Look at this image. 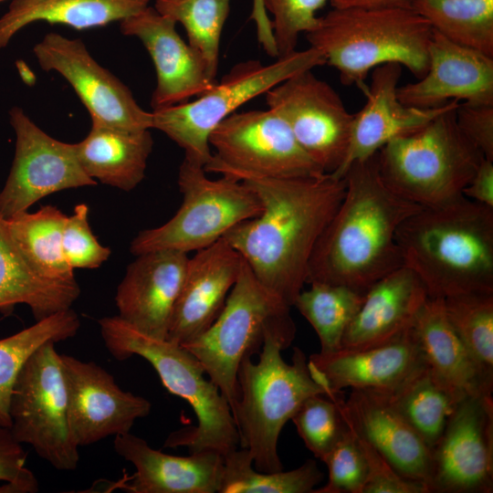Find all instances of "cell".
I'll return each instance as SVG.
<instances>
[{
    "label": "cell",
    "mask_w": 493,
    "mask_h": 493,
    "mask_svg": "<svg viewBox=\"0 0 493 493\" xmlns=\"http://www.w3.org/2000/svg\"><path fill=\"white\" fill-rule=\"evenodd\" d=\"M390 394L395 407L431 451L463 400L426 364Z\"/></svg>",
    "instance_id": "31"
},
{
    "label": "cell",
    "mask_w": 493,
    "mask_h": 493,
    "mask_svg": "<svg viewBox=\"0 0 493 493\" xmlns=\"http://www.w3.org/2000/svg\"><path fill=\"white\" fill-rule=\"evenodd\" d=\"M342 404L354 425L398 474L428 488L432 451L395 407L390 393L351 389Z\"/></svg>",
    "instance_id": "25"
},
{
    "label": "cell",
    "mask_w": 493,
    "mask_h": 493,
    "mask_svg": "<svg viewBox=\"0 0 493 493\" xmlns=\"http://www.w3.org/2000/svg\"><path fill=\"white\" fill-rule=\"evenodd\" d=\"M425 365L413 327L384 344L308 358L311 377L330 398L345 388L393 393Z\"/></svg>",
    "instance_id": "20"
},
{
    "label": "cell",
    "mask_w": 493,
    "mask_h": 493,
    "mask_svg": "<svg viewBox=\"0 0 493 493\" xmlns=\"http://www.w3.org/2000/svg\"><path fill=\"white\" fill-rule=\"evenodd\" d=\"M80 326L70 308L52 314L8 337L0 339V425L10 427L9 406L13 388L28 358L47 342L74 337Z\"/></svg>",
    "instance_id": "33"
},
{
    "label": "cell",
    "mask_w": 493,
    "mask_h": 493,
    "mask_svg": "<svg viewBox=\"0 0 493 493\" xmlns=\"http://www.w3.org/2000/svg\"><path fill=\"white\" fill-rule=\"evenodd\" d=\"M462 195L477 204L493 208V161L484 158Z\"/></svg>",
    "instance_id": "46"
},
{
    "label": "cell",
    "mask_w": 493,
    "mask_h": 493,
    "mask_svg": "<svg viewBox=\"0 0 493 493\" xmlns=\"http://www.w3.org/2000/svg\"><path fill=\"white\" fill-rule=\"evenodd\" d=\"M402 66L387 63L373 68L371 83L363 92L364 106L355 114L346 155L333 173L343 178L349 167L377 153L389 142L426 125L460 101L450 100L435 108L420 109L403 103L398 97Z\"/></svg>",
    "instance_id": "19"
},
{
    "label": "cell",
    "mask_w": 493,
    "mask_h": 493,
    "mask_svg": "<svg viewBox=\"0 0 493 493\" xmlns=\"http://www.w3.org/2000/svg\"><path fill=\"white\" fill-rule=\"evenodd\" d=\"M456 121L483 156L493 161V104L460 102L456 109Z\"/></svg>",
    "instance_id": "45"
},
{
    "label": "cell",
    "mask_w": 493,
    "mask_h": 493,
    "mask_svg": "<svg viewBox=\"0 0 493 493\" xmlns=\"http://www.w3.org/2000/svg\"><path fill=\"white\" fill-rule=\"evenodd\" d=\"M433 28L411 6L332 8L306 33L309 47L335 68L341 81L363 92L370 71L398 63L418 79L428 68Z\"/></svg>",
    "instance_id": "5"
},
{
    "label": "cell",
    "mask_w": 493,
    "mask_h": 493,
    "mask_svg": "<svg viewBox=\"0 0 493 493\" xmlns=\"http://www.w3.org/2000/svg\"><path fill=\"white\" fill-rule=\"evenodd\" d=\"M230 3L231 0H154L153 7L160 14L184 26L188 44L201 54L214 80Z\"/></svg>",
    "instance_id": "39"
},
{
    "label": "cell",
    "mask_w": 493,
    "mask_h": 493,
    "mask_svg": "<svg viewBox=\"0 0 493 493\" xmlns=\"http://www.w3.org/2000/svg\"><path fill=\"white\" fill-rule=\"evenodd\" d=\"M429 493L493 491V395L457 405L432 449Z\"/></svg>",
    "instance_id": "16"
},
{
    "label": "cell",
    "mask_w": 493,
    "mask_h": 493,
    "mask_svg": "<svg viewBox=\"0 0 493 493\" xmlns=\"http://www.w3.org/2000/svg\"><path fill=\"white\" fill-rule=\"evenodd\" d=\"M98 322L104 344L116 360L133 355L145 359L168 392L194 410L197 425L172 432L164 447L185 446L191 453L212 450L223 456L239 447L230 405L192 352L167 339L142 332L118 315Z\"/></svg>",
    "instance_id": "6"
},
{
    "label": "cell",
    "mask_w": 493,
    "mask_h": 493,
    "mask_svg": "<svg viewBox=\"0 0 493 493\" xmlns=\"http://www.w3.org/2000/svg\"><path fill=\"white\" fill-rule=\"evenodd\" d=\"M55 344L38 348L19 372L9 406L10 429L19 443L32 446L54 468L71 471L79 453L68 427L66 385Z\"/></svg>",
    "instance_id": "11"
},
{
    "label": "cell",
    "mask_w": 493,
    "mask_h": 493,
    "mask_svg": "<svg viewBox=\"0 0 493 493\" xmlns=\"http://www.w3.org/2000/svg\"><path fill=\"white\" fill-rule=\"evenodd\" d=\"M116 453L131 463L135 472L115 484L130 493H215L220 490L224 456L204 450L188 456L153 449L131 432L114 436Z\"/></svg>",
    "instance_id": "24"
},
{
    "label": "cell",
    "mask_w": 493,
    "mask_h": 493,
    "mask_svg": "<svg viewBox=\"0 0 493 493\" xmlns=\"http://www.w3.org/2000/svg\"><path fill=\"white\" fill-rule=\"evenodd\" d=\"M458 104L419 130L389 142L377 153L384 183L422 207L462 195L485 158L456 123Z\"/></svg>",
    "instance_id": "7"
},
{
    "label": "cell",
    "mask_w": 493,
    "mask_h": 493,
    "mask_svg": "<svg viewBox=\"0 0 493 493\" xmlns=\"http://www.w3.org/2000/svg\"><path fill=\"white\" fill-rule=\"evenodd\" d=\"M330 0H255L252 18L267 54L278 58L296 50L300 34L318 25V11Z\"/></svg>",
    "instance_id": "38"
},
{
    "label": "cell",
    "mask_w": 493,
    "mask_h": 493,
    "mask_svg": "<svg viewBox=\"0 0 493 493\" xmlns=\"http://www.w3.org/2000/svg\"><path fill=\"white\" fill-rule=\"evenodd\" d=\"M79 294L76 279H49L32 267L0 213V312L9 313L16 305L25 304L40 320L70 309Z\"/></svg>",
    "instance_id": "29"
},
{
    "label": "cell",
    "mask_w": 493,
    "mask_h": 493,
    "mask_svg": "<svg viewBox=\"0 0 493 493\" xmlns=\"http://www.w3.org/2000/svg\"><path fill=\"white\" fill-rule=\"evenodd\" d=\"M68 215L54 205L34 213L25 211L7 219L20 249L43 277L53 280H74L73 269L62 250V235Z\"/></svg>",
    "instance_id": "32"
},
{
    "label": "cell",
    "mask_w": 493,
    "mask_h": 493,
    "mask_svg": "<svg viewBox=\"0 0 493 493\" xmlns=\"http://www.w3.org/2000/svg\"><path fill=\"white\" fill-rule=\"evenodd\" d=\"M322 462L328 467V481L312 493H363L368 481V468L349 427Z\"/></svg>",
    "instance_id": "41"
},
{
    "label": "cell",
    "mask_w": 493,
    "mask_h": 493,
    "mask_svg": "<svg viewBox=\"0 0 493 493\" xmlns=\"http://www.w3.org/2000/svg\"><path fill=\"white\" fill-rule=\"evenodd\" d=\"M27 454L10 427L0 425V493H36L38 482L26 467Z\"/></svg>",
    "instance_id": "44"
},
{
    "label": "cell",
    "mask_w": 493,
    "mask_h": 493,
    "mask_svg": "<svg viewBox=\"0 0 493 493\" xmlns=\"http://www.w3.org/2000/svg\"><path fill=\"white\" fill-rule=\"evenodd\" d=\"M400 100L420 109L456 100L493 104V58L457 45L433 29L428 68L416 82L398 87Z\"/></svg>",
    "instance_id": "21"
},
{
    "label": "cell",
    "mask_w": 493,
    "mask_h": 493,
    "mask_svg": "<svg viewBox=\"0 0 493 493\" xmlns=\"http://www.w3.org/2000/svg\"><path fill=\"white\" fill-rule=\"evenodd\" d=\"M188 257L173 250L136 256L117 288L118 316L147 335L166 339Z\"/></svg>",
    "instance_id": "23"
},
{
    "label": "cell",
    "mask_w": 493,
    "mask_h": 493,
    "mask_svg": "<svg viewBox=\"0 0 493 493\" xmlns=\"http://www.w3.org/2000/svg\"><path fill=\"white\" fill-rule=\"evenodd\" d=\"M265 94L268 109L284 120L304 152L326 173L337 171L346 155L353 114L335 89L307 69Z\"/></svg>",
    "instance_id": "14"
},
{
    "label": "cell",
    "mask_w": 493,
    "mask_h": 493,
    "mask_svg": "<svg viewBox=\"0 0 493 493\" xmlns=\"http://www.w3.org/2000/svg\"><path fill=\"white\" fill-rule=\"evenodd\" d=\"M236 180L257 194L262 209L224 238L258 280L291 308L307 282L314 247L342 200L345 179L324 173L295 178L242 174Z\"/></svg>",
    "instance_id": "1"
},
{
    "label": "cell",
    "mask_w": 493,
    "mask_h": 493,
    "mask_svg": "<svg viewBox=\"0 0 493 493\" xmlns=\"http://www.w3.org/2000/svg\"><path fill=\"white\" fill-rule=\"evenodd\" d=\"M242 261L224 237L188 257L168 341L184 345L211 326L239 276Z\"/></svg>",
    "instance_id": "22"
},
{
    "label": "cell",
    "mask_w": 493,
    "mask_h": 493,
    "mask_svg": "<svg viewBox=\"0 0 493 493\" xmlns=\"http://www.w3.org/2000/svg\"><path fill=\"white\" fill-rule=\"evenodd\" d=\"M324 64L322 54L312 47L279 57L269 65L253 59L238 62L194 100L152 110V129L181 147L184 158L205 167L213 156L210 134L220 122L294 74Z\"/></svg>",
    "instance_id": "8"
},
{
    "label": "cell",
    "mask_w": 493,
    "mask_h": 493,
    "mask_svg": "<svg viewBox=\"0 0 493 493\" xmlns=\"http://www.w3.org/2000/svg\"><path fill=\"white\" fill-rule=\"evenodd\" d=\"M0 1H3V0H0Z\"/></svg>",
    "instance_id": "48"
},
{
    "label": "cell",
    "mask_w": 493,
    "mask_h": 493,
    "mask_svg": "<svg viewBox=\"0 0 493 493\" xmlns=\"http://www.w3.org/2000/svg\"><path fill=\"white\" fill-rule=\"evenodd\" d=\"M176 25L151 5L120 22L121 33L137 37L153 62L156 86L151 98L152 110L189 101L216 82L201 54L181 37Z\"/></svg>",
    "instance_id": "18"
},
{
    "label": "cell",
    "mask_w": 493,
    "mask_h": 493,
    "mask_svg": "<svg viewBox=\"0 0 493 493\" xmlns=\"http://www.w3.org/2000/svg\"><path fill=\"white\" fill-rule=\"evenodd\" d=\"M412 0H330L332 8H388L411 6Z\"/></svg>",
    "instance_id": "47"
},
{
    "label": "cell",
    "mask_w": 493,
    "mask_h": 493,
    "mask_svg": "<svg viewBox=\"0 0 493 493\" xmlns=\"http://www.w3.org/2000/svg\"><path fill=\"white\" fill-rule=\"evenodd\" d=\"M9 121L16 134V147L0 192V213L5 218L28 211L54 193L97 184L83 170L76 143L51 137L17 106L10 110Z\"/></svg>",
    "instance_id": "13"
},
{
    "label": "cell",
    "mask_w": 493,
    "mask_h": 493,
    "mask_svg": "<svg viewBox=\"0 0 493 493\" xmlns=\"http://www.w3.org/2000/svg\"><path fill=\"white\" fill-rule=\"evenodd\" d=\"M291 420L306 447L321 461L348 428L337 402L325 394L308 397Z\"/></svg>",
    "instance_id": "40"
},
{
    "label": "cell",
    "mask_w": 493,
    "mask_h": 493,
    "mask_svg": "<svg viewBox=\"0 0 493 493\" xmlns=\"http://www.w3.org/2000/svg\"><path fill=\"white\" fill-rule=\"evenodd\" d=\"M295 332L291 316L273 325L266 333L257 362L246 356L237 371L238 396L231 412L239 447L249 451L254 467L260 472L283 470L278 454L282 428L308 397L326 395L311 377L308 358L299 348H294L291 363L281 356Z\"/></svg>",
    "instance_id": "4"
},
{
    "label": "cell",
    "mask_w": 493,
    "mask_h": 493,
    "mask_svg": "<svg viewBox=\"0 0 493 493\" xmlns=\"http://www.w3.org/2000/svg\"><path fill=\"white\" fill-rule=\"evenodd\" d=\"M152 147L150 130L128 131L93 120L87 136L76 143L79 161L90 178L126 192L144 179Z\"/></svg>",
    "instance_id": "28"
},
{
    "label": "cell",
    "mask_w": 493,
    "mask_h": 493,
    "mask_svg": "<svg viewBox=\"0 0 493 493\" xmlns=\"http://www.w3.org/2000/svg\"><path fill=\"white\" fill-rule=\"evenodd\" d=\"M396 242L430 298L493 292V208L464 195L422 207L400 226Z\"/></svg>",
    "instance_id": "3"
},
{
    "label": "cell",
    "mask_w": 493,
    "mask_h": 493,
    "mask_svg": "<svg viewBox=\"0 0 493 493\" xmlns=\"http://www.w3.org/2000/svg\"><path fill=\"white\" fill-rule=\"evenodd\" d=\"M411 7L448 40L493 58V0H412Z\"/></svg>",
    "instance_id": "34"
},
{
    "label": "cell",
    "mask_w": 493,
    "mask_h": 493,
    "mask_svg": "<svg viewBox=\"0 0 493 493\" xmlns=\"http://www.w3.org/2000/svg\"><path fill=\"white\" fill-rule=\"evenodd\" d=\"M377 153L347 170L342 200L314 247L306 284H340L365 293L404 266L396 233L422 206L384 183Z\"/></svg>",
    "instance_id": "2"
},
{
    "label": "cell",
    "mask_w": 493,
    "mask_h": 493,
    "mask_svg": "<svg viewBox=\"0 0 493 493\" xmlns=\"http://www.w3.org/2000/svg\"><path fill=\"white\" fill-rule=\"evenodd\" d=\"M425 363L460 398L492 395L446 316L444 299L430 298L414 322Z\"/></svg>",
    "instance_id": "27"
},
{
    "label": "cell",
    "mask_w": 493,
    "mask_h": 493,
    "mask_svg": "<svg viewBox=\"0 0 493 493\" xmlns=\"http://www.w3.org/2000/svg\"><path fill=\"white\" fill-rule=\"evenodd\" d=\"M223 456L219 493H312L324 477L311 459L289 471L267 473L254 467L246 448L234 449Z\"/></svg>",
    "instance_id": "36"
},
{
    "label": "cell",
    "mask_w": 493,
    "mask_h": 493,
    "mask_svg": "<svg viewBox=\"0 0 493 493\" xmlns=\"http://www.w3.org/2000/svg\"><path fill=\"white\" fill-rule=\"evenodd\" d=\"M183 203L163 225L141 231L131 241L134 256L158 250L188 254L223 238L262 209L257 194L244 182L221 175L211 179L204 166L184 158L178 172Z\"/></svg>",
    "instance_id": "9"
},
{
    "label": "cell",
    "mask_w": 493,
    "mask_h": 493,
    "mask_svg": "<svg viewBox=\"0 0 493 493\" xmlns=\"http://www.w3.org/2000/svg\"><path fill=\"white\" fill-rule=\"evenodd\" d=\"M60 358L68 427L79 447L129 433L137 419L151 413L149 400L121 389L100 365L66 354Z\"/></svg>",
    "instance_id": "17"
},
{
    "label": "cell",
    "mask_w": 493,
    "mask_h": 493,
    "mask_svg": "<svg viewBox=\"0 0 493 493\" xmlns=\"http://www.w3.org/2000/svg\"><path fill=\"white\" fill-rule=\"evenodd\" d=\"M152 0H12L0 17V49L26 26L44 21L75 29L104 26L142 10Z\"/></svg>",
    "instance_id": "30"
},
{
    "label": "cell",
    "mask_w": 493,
    "mask_h": 493,
    "mask_svg": "<svg viewBox=\"0 0 493 493\" xmlns=\"http://www.w3.org/2000/svg\"><path fill=\"white\" fill-rule=\"evenodd\" d=\"M215 150L206 173L236 179L242 174L273 178L311 177L326 173L299 146L275 111H236L212 131Z\"/></svg>",
    "instance_id": "12"
},
{
    "label": "cell",
    "mask_w": 493,
    "mask_h": 493,
    "mask_svg": "<svg viewBox=\"0 0 493 493\" xmlns=\"http://www.w3.org/2000/svg\"><path fill=\"white\" fill-rule=\"evenodd\" d=\"M302 289L293 306L309 322L320 343V352L341 350L343 336L357 314L363 292L348 286L314 281Z\"/></svg>",
    "instance_id": "35"
},
{
    "label": "cell",
    "mask_w": 493,
    "mask_h": 493,
    "mask_svg": "<svg viewBox=\"0 0 493 493\" xmlns=\"http://www.w3.org/2000/svg\"><path fill=\"white\" fill-rule=\"evenodd\" d=\"M342 417L359 445L368 468V481L363 493H429L425 485L402 477L371 444L346 413L342 393L333 398Z\"/></svg>",
    "instance_id": "42"
},
{
    "label": "cell",
    "mask_w": 493,
    "mask_h": 493,
    "mask_svg": "<svg viewBox=\"0 0 493 493\" xmlns=\"http://www.w3.org/2000/svg\"><path fill=\"white\" fill-rule=\"evenodd\" d=\"M420 278L403 266L372 284L349 325L341 350L357 351L389 342L411 329L428 299Z\"/></svg>",
    "instance_id": "26"
},
{
    "label": "cell",
    "mask_w": 493,
    "mask_h": 493,
    "mask_svg": "<svg viewBox=\"0 0 493 493\" xmlns=\"http://www.w3.org/2000/svg\"><path fill=\"white\" fill-rule=\"evenodd\" d=\"M449 322L493 390V292H467L444 299Z\"/></svg>",
    "instance_id": "37"
},
{
    "label": "cell",
    "mask_w": 493,
    "mask_h": 493,
    "mask_svg": "<svg viewBox=\"0 0 493 493\" xmlns=\"http://www.w3.org/2000/svg\"><path fill=\"white\" fill-rule=\"evenodd\" d=\"M62 250L68 266L95 269L110 257L111 251L102 246L93 235L89 224V207L79 204L67 217L62 235Z\"/></svg>",
    "instance_id": "43"
},
{
    "label": "cell",
    "mask_w": 493,
    "mask_h": 493,
    "mask_svg": "<svg viewBox=\"0 0 493 493\" xmlns=\"http://www.w3.org/2000/svg\"><path fill=\"white\" fill-rule=\"evenodd\" d=\"M290 308L264 286L243 259L239 276L211 326L182 345L201 362L230 408L238 396L237 371L258 354L267 330L290 317Z\"/></svg>",
    "instance_id": "10"
},
{
    "label": "cell",
    "mask_w": 493,
    "mask_h": 493,
    "mask_svg": "<svg viewBox=\"0 0 493 493\" xmlns=\"http://www.w3.org/2000/svg\"><path fill=\"white\" fill-rule=\"evenodd\" d=\"M33 52L43 70L56 71L68 82L91 120L128 131L152 129V111L143 110L131 90L95 60L81 39L47 33Z\"/></svg>",
    "instance_id": "15"
}]
</instances>
